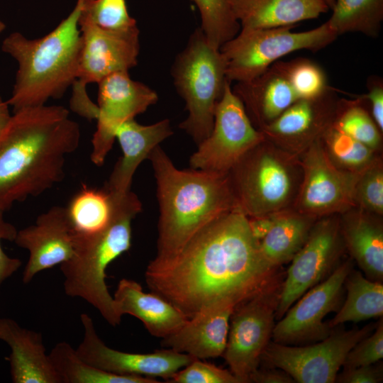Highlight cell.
Masks as SVG:
<instances>
[{
    "mask_svg": "<svg viewBox=\"0 0 383 383\" xmlns=\"http://www.w3.org/2000/svg\"><path fill=\"white\" fill-rule=\"evenodd\" d=\"M280 269L267 261L248 217L235 209L204 226L174 255L155 257L145 279L151 292L190 318L214 305L234 308Z\"/></svg>",
    "mask_w": 383,
    "mask_h": 383,
    "instance_id": "obj_1",
    "label": "cell"
},
{
    "mask_svg": "<svg viewBox=\"0 0 383 383\" xmlns=\"http://www.w3.org/2000/svg\"><path fill=\"white\" fill-rule=\"evenodd\" d=\"M79 142V126L62 106L13 112L0 135V210L5 212L62 181L66 157Z\"/></svg>",
    "mask_w": 383,
    "mask_h": 383,
    "instance_id": "obj_2",
    "label": "cell"
},
{
    "mask_svg": "<svg viewBox=\"0 0 383 383\" xmlns=\"http://www.w3.org/2000/svg\"><path fill=\"white\" fill-rule=\"evenodd\" d=\"M148 160L154 172L160 211L155 257L174 255L204 226L237 209L226 175L178 169L160 145Z\"/></svg>",
    "mask_w": 383,
    "mask_h": 383,
    "instance_id": "obj_3",
    "label": "cell"
},
{
    "mask_svg": "<svg viewBox=\"0 0 383 383\" xmlns=\"http://www.w3.org/2000/svg\"><path fill=\"white\" fill-rule=\"evenodd\" d=\"M83 0L52 30L28 39L13 32L2 42L1 50L18 63L15 83L6 101L13 111L45 105L63 96L77 79L82 48L79 26Z\"/></svg>",
    "mask_w": 383,
    "mask_h": 383,
    "instance_id": "obj_4",
    "label": "cell"
},
{
    "mask_svg": "<svg viewBox=\"0 0 383 383\" xmlns=\"http://www.w3.org/2000/svg\"><path fill=\"white\" fill-rule=\"evenodd\" d=\"M112 215L101 231L74 235V254L60 265L65 294L79 297L96 309L109 324H120L113 296L106 283L108 266L131 245L132 221L142 210L138 196L131 190L122 195L109 194Z\"/></svg>",
    "mask_w": 383,
    "mask_h": 383,
    "instance_id": "obj_5",
    "label": "cell"
},
{
    "mask_svg": "<svg viewBox=\"0 0 383 383\" xmlns=\"http://www.w3.org/2000/svg\"><path fill=\"white\" fill-rule=\"evenodd\" d=\"M226 177L237 209L251 218L292 208L302 171L298 155L265 138Z\"/></svg>",
    "mask_w": 383,
    "mask_h": 383,
    "instance_id": "obj_6",
    "label": "cell"
},
{
    "mask_svg": "<svg viewBox=\"0 0 383 383\" xmlns=\"http://www.w3.org/2000/svg\"><path fill=\"white\" fill-rule=\"evenodd\" d=\"M171 74L188 111L179 127L199 145L211 133L216 105L230 82L226 60L220 49L212 47L198 28L176 56Z\"/></svg>",
    "mask_w": 383,
    "mask_h": 383,
    "instance_id": "obj_7",
    "label": "cell"
},
{
    "mask_svg": "<svg viewBox=\"0 0 383 383\" xmlns=\"http://www.w3.org/2000/svg\"><path fill=\"white\" fill-rule=\"evenodd\" d=\"M79 26L82 48L70 109L80 116L92 120L96 118L98 107L87 95V85L98 84L115 72H128L137 65L140 30L137 25L123 29L103 28L82 10Z\"/></svg>",
    "mask_w": 383,
    "mask_h": 383,
    "instance_id": "obj_8",
    "label": "cell"
},
{
    "mask_svg": "<svg viewBox=\"0 0 383 383\" xmlns=\"http://www.w3.org/2000/svg\"><path fill=\"white\" fill-rule=\"evenodd\" d=\"M295 26L240 28L220 48L226 60L227 79L231 83L251 80L281 57L297 50L318 51L338 37L327 21L302 32H293Z\"/></svg>",
    "mask_w": 383,
    "mask_h": 383,
    "instance_id": "obj_9",
    "label": "cell"
},
{
    "mask_svg": "<svg viewBox=\"0 0 383 383\" xmlns=\"http://www.w3.org/2000/svg\"><path fill=\"white\" fill-rule=\"evenodd\" d=\"M284 275L280 269L260 289L233 310L222 357L240 383L250 382L271 341Z\"/></svg>",
    "mask_w": 383,
    "mask_h": 383,
    "instance_id": "obj_10",
    "label": "cell"
},
{
    "mask_svg": "<svg viewBox=\"0 0 383 383\" xmlns=\"http://www.w3.org/2000/svg\"><path fill=\"white\" fill-rule=\"evenodd\" d=\"M377 323L361 328L332 329L325 339L306 345H289L271 340L261 357L266 367L289 374L298 383H333L348 352L370 334Z\"/></svg>",
    "mask_w": 383,
    "mask_h": 383,
    "instance_id": "obj_11",
    "label": "cell"
},
{
    "mask_svg": "<svg viewBox=\"0 0 383 383\" xmlns=\"http://www.w3.org/2000/svg\"><path fill=\"white\" fill-rule=\"evenodd\" d=\"M231 84L216 105L211 133L190 157L192 169L226 175L244 154L265 138L251 122Z\"/></svg>",
    "mask_w": 383,
    "mask_h": 383,
    "instance_id": "obj_12",
    "label": "cell"
},
{
    "mask_svg": "<svg viewBox=\"0 0 383 383\" xmlns=\"http://www.w3.org/2000/svg\"><path fill=\"white\" fill-rule=\"evenodd\" d=\"M301 181L292 208L317 218L341 214L356 207L355 186L361 172L337 167L329 159L321 138L299 155Z\"/></svg>",
    "mask_w": 383,
    "mask_h": 383,
    "instance_id": "obj_13",
    "label": "cell"
},
{
    "mask_svg": "<svg viewBox=\"0 0 383 383\" xmlns=\"http://www.w3.org/2000/svg\"><path fill=\"white\" fill-rule=\"evenodd\" d=\"M345 250L339 214L318 218L285 272L276 320L304 293L331 274Z\"/></svg>",
    "mask_w": 383,
    "mask_h": 383,
    "instance_id": "obj_14",
    "label": "cell"
},
{
    "mask_svg": "<svg viewBox=\"0 0 383 383\" xmlns=\"http://www.w3.org/2000/svg\"><path fill=\"white\" fill-rule=\"evenodd\" d=\"M349 257L331 274L304 293L274 325L272 341L289 345L313 343L327 338L332 331L324 318L338 311L344 292V282L354 268Z\"/></svg>",
    "mask_w": 383,
    "mask_h": 383,
    "instance_id": "obj_15",
    "label": "cell"
},
{
    "mask_svg": "<svg viewBox=\"0 0 383 383\" xmlns=\"http://www.w3.org/2000/svg\"><path fill=\"white\" fill-rule=\"evenodd\" d=\"M96 129L91 140V160L101 166L112 148L118 128L144 113L158 101L155 91L132 79L128 72L113 73L98 83Z\"/></svg>",
    "mask_w": 383,
    "mask_h": 383,
    "instance_id": "obj_16",
    "label": "cell"
},
{
    "mask_svg": "<svg viewBox=\"0 0 383 383\" xmlns=\"http://www.w3.org/2000/svg\"><path fill=\"white\" fill-rule=\"evenodd\" d=\"M80 319L84 337L76 352L84 361L100 370L120 375L161 377L168 381L175 372L196 359L170 348L150 353L114 350L98 335L87 313H82Z\"/></svg>",
    "mask_w": 383,
    "mask_h": 383,
    "instance_id": "obj_17",
    "label": "cell"
},
{
    "mask_svg": "<svg viewBox=\"0 0 383 383\" xmlns=\"http://www.w3.org/2000/svg\"><path fill=\"white\" fill-rule=\"evenodd\" d=\"M339 98L329 87L320 96L296 101L260 131L280 148L299 155L333 123Z\"/></svg>",
    "mask_w": 383,
    "mask_h": 383,
    "instance_id": "obj_18",
    "label": "cell"
},
{
    "mask_svg": "<svg viewBox=\"0 0 383 383\" xmlns=\"http://www.w3.org/2000/svg\"><path fill=\"white\" fill-rule=\"evenodd\" d=\"M14 242L29 252L24 284L41 271L67 261L74 254V232L67 208L55 206L40 214L35 223L18 231Z\"/></svg>",
    "mask_w": 383,
    "mask_h": 383,
    "instance_id": "obj_19",
    "label": "cell"
},
{
    "mask_svg": "<svg viewBox=\"0 0 383 383\" xmlns=\"http://www.w3.org/2000/svg\"><path fill=\"white\" fill-rule=\"evenodd\" d=\"M172 134L170 121L167 118L146 126L138 123L135 118L123 123L115 135L122 156L116 163L104 189L116 195L130 191L138 166L148 159L154 148Z\"/></svg>",
    "mask_w": 383,
    "mask_h": 383,
    "instance_id": "obj_20",
    "label": "cell"
},
{
    "mask_svg": "<svg viewBox=\"0 0 383 383\" xmlns=\"http://www.w3.org/2000/svg\"><path fill=\"white\" fill-rule=\"evenodd\" d=\"M233 309L214 305L202 309L163 338L162 345L200 360L223 356Z\"/></svg>",
    "mask_w": 383,
    "mask_h": 383,
    "instance_id": "obj_21",
    "label": "cell"
},
{
    "mask_svg": "<svg viewBox=\"0 0 383 383\" xmlns=\"http://www.w3.org/2000/svg\"><path fill=\"white\" fill-rule=\"evenodd\" d=\"M233 93L243 103L254 126L261 130L299 99L277 61L251 80L235 82Z\"/></svg>",
    "mask_w": 383,
    "mask_h": 383,
    "instance_id": "obj_22",
    "label": "cell"
},
{
    "mask_svg": "<svg viewBox=\"0 0 383 383\" xmlns=\"http://www.w3.org/2000/svg\"><path fill=\"white\" fill-rule=\"evenodd\" d=\"M0 340L11 353L9 357L14 383H61L40 333L21 327L15 320L0 317Z\"/></svg>",
    "mask_w": 383,
    "mask_h": 383,
    "instance_id": "obj_23",
    "label": "cell"
},
{
    "mask_svg": "<svg viewBox=\"0 0 383 383\" xmlns=\"http://www.w3.org/2000/svg\"><path fill=\"white\" fill-rule=\"evenodd\" d=\"M117 313L139 319L148 332L162 339L180 328L188 318L160 295L145 293L140 284L128 279L119 281L113 296Z\"/></svg>",
    "mask_w": 383,
    "mask_h": 383,
    "instance_id": "obj_24",
    "label": "cell"
},
{
    "mask_svg": "<svg viewBox=\"0 0 383 383\" xmlns=\"http://www.w3.org/2000/svg\"><path fill=\"white\" fill-rule=\"evenodd\" d=\"M340 231L351 259L365 276L383 281V225L380 216L354 207L339 214Z\"/></svg>",
    "mask_w": 383,
    "mask_h": 383,
    "instance_id": "obj_25",
    "label": "cell"
},
{
    "mask_svg": "<svg viewBox=\"0 0 383 383\" xmlns=\"http://www.w3.org/2000/svg\"><path fill=\"white\" fill-rule=\"evenodd\" d=\"M230 4L244 29L296 26L329 10L321 0H230Z\"/></svg>",
    "mask_w": 383,
    "mask_h": 383,
    "instance_id": "obj_26",
    "label": "cell"
},
{
    "mask_svg": "<svg viewBox=\"0 0 383 383\" xmlns=\"http://www.w3.org/2000/svg\"><path fill=\"white\" fill-rule=\"evenodd\" d=\"M317 219L293 208L280 211L271 229L260 241L267 261L275 267L291 261L305 243Z\"/></svg>",
    "mask_w": 383,
    "mask_h": 383,
    "instance_id": "obj_27",
    "label": "cell"
},
{
    "mask_svg": "<svg viewBox=\"0 0 383 383\" xmlns=\"http://www.w3.org/2000/svg\"><path fill=\"white\" fill-rule=\"evenodd\" d=\"M344 289L345 300L335 316L328 322L331 328L345 322L357 323L382 317V282L370 280L353 268L345 280Z\"/></svg>",
    "mask_w": 383,
    "mask_h": 383,
    "instance_id": "obj_28",
    "label": "cell"
},
{
    "mask_svg": "<svg viewBox=\"0 0 383 383\" xmlns=\"http://www.w3.org/2000/svg\"><path fill=\"white\" fill-rule=\"evenodd\" d=\"M61 383H158L155 378L120 375L100 370L84 361L68 343H57L49 353Z\"/></svg>",
    "mask_w": 383,
    "mask_h": 383,
    "instance_id": "obj_29",
    "label": "cell"
},
{
    "mask_svg": "<svg viewBox=\"0 0 383 383\" xmlns=\"http://www.w3.org/2000/svg\"><path fill=\"white\" fill-rule=\"evenodd\" d=\"M327 21L338 35L360 33L368 37L379 35L383 21V0H335Z\"/></svg>",
    "mask_w": 383,
    "mask_h": 383,
    "instance_id": "obj_30",
    "label": "cell"
},
{
    "mask_svg": "<svg viewBox=\"0 0 383 383\" xmlns=\"http://www.w3.org/2000/svg\"><path fill=\"white\" fill-rule=\"evenodd\" d=\"M67 208L74 235L84 236L104 229L112 215L109 194L83 185Z\"/></svg>",
    "mask_w": 383,
    "mask_h": 383,
    "instance_id": "obj_31",
    "label": "cell"
},
{
    "mask_svg": "<svg viewBox=\"0 0 383 383\" xmlns=\"http://www.w3.org/2000/svg\"><path fill=\"white\" fill-rule=\"evenodd\" d=\"M360 95L354 99H339L333 126L376 151L382 148V134Z\"/></svg>",
    "mask_w": 383,
    "mask_h": 383,
    "instance_id": "obj_32",
    "label": "cell"
},
{
    "mask_svg": "<svg viewBox=\"0 0 383 383\" xmlns=\"http://www.w3.org/2000/svg\"><path fill=\"white\" fill-rule=\"evenodd\" d=\"M321 139L331 162L345 171L361 172L380 157L378 151L335 128L333 124Z\"/></svg>",
    "mask_w": 383,
    "mask_h": 383,
    "instance_id": "obj_33",
    "label": "cell"
},
{
    "mask_svg": "<svg viewBox=\"0 0 383 383\" xmlns=\"http://www.w3.org/2000/svg\"><path fill=\"white\" fill-rule=\"evenodd\" d=\"M191 1L199 11V28L214 48L220 49L240 31V26L233 13L230 0Z\"/></svg>",
    "mask_w": 383,
    "mask_h": 383,
    "instance_id": "obj_34",
    "label": "cell"
},
{
    "mask_svg": "<svg viewBox=\"0 0 383 383\" xmlns=\"http://www.w3.org/2000/svg\"><path fill=\"white\" fill-rule=\"evenodd\" d=\"M281 64L299 99L317 97L329 87L323 69L309 59L299 57Z\"/></svg>",
    "mask_w": 383,
    "mask_h": 383,
    "instance_id": "obj_35",
    "label": "cell"
},
{
    "mask_svg": "<svg viewBox=\"0 0 383 383\" xmlns=\"http://www.w3.org/2000/svg\"><path fill=\"white\" fill-rule=\"evenodd\" d=\"M354 199L356 207L382 216L383 165L381 157L360 174L355 186Z\"/></svg>",
    "mask_w": 383,
    "mask_h": 383,
    "instance_id": "obj_36",
    "label": "cell"
},
{
    "mask_svg": "<svg viewBox=\"0 0 383 383\" xmlns=\"http://www.w3.org/2000/svg\"><path fill=\"white\" fill-rule=\"evenodd\" d=\"M82 11L105 28L123 29L137 25L128 13L126 0H83Z\"/></svg>",
    "mask_w": 383,
    "mask_h": 383,
    "instance_id": "obj_37",
    "label": "cell"
},
{
    "mask_svg": "<svg viewBox=\"0 0 383 383\" xmlns=\"http://www.w3.org/2000/svg\"><path fill=\"white\" fill-rule=\"evenodd\" d=\"M170 383H240L228 370L194 359L175 372L167 381Z\"/></svg>",
    "mask_w": 383,
    "mask_h": 383,
    "instance_id": "obj_38",
    "label": "cell"
},
{
    "mask_svg": "<svg viewBox=\"0 0 383 383\" xmlns=\"http://www.w3.org/2000/svg\"><path fill=\"white\" fill-rule=\"evenodd\" d=\"M383 358V318H379L374 330L357 342L348 352L343 368L376 363Z\"/></svg>",
    "mask_w": 383,
    "mask_h": 383,
    "instance_id": "obj_39",
    "label": "cell"
},
{
    "mask_svg": "<svg viewBox=\"0 0 383 383\" xmlns=\"http://www.w3.org/2000/svg\"><path fill=\"white\" fill-rule=\"evenodd\" d=\"M4 211L0 210V288L4 281L11 277L22 265L21 260L9 257L1 248L2 240L14 242L18 232L13 224L4 219Z\"/></svg>",
    "mask_w": 383,
    "mask_h": 383,
    "instance_id": "obj_40",
    "label": "cell"
},
{
    "mask_svg": "<svg viewBox=\"0 0 383 383\" xmlns=\"http://www.w3.org/2000/svg\"><path fill=\"white\" fill-rule=\"evenodd\" d=\"M383 380L382 362L352 368H343L337 374L336 383H379Z\"/></svg>",
    "mask_w": 383,
    "mask_h": 383,
    "instance_id": "obj_41",
    "label": "cell"
},
{
    "mask_svg": "<svg viewBox=\"0 0 383 383\" xmlns=\"http://www.w3.org/2000/svg\"><path fill=\"white\" fill-rule=\"evenodd\" d=\"M367 92L360 95L370 105L371 116L374 122L383 131V81L379 77L368 78Z\"/></svg>",
    "mask_w": 383,
    "mask_h": 383,
    "instance_id": "obj_42",
    "label": "cell"
},
{
    "mask_svg": "<svg viewBox=\"0 0 383 383\" xmlns=\"http://www.w3.org/2000/svg\"><path fill=\"white\" fill-rule=\"evenodd\" d=\"M250 382L294 383L292 377L286 372L275 367H258L252 374Z\"/></svg>",
    "mask_w": 383,
    "mask_h": 383,
    "instance_id": "obj_43",
    "label": "cell"
},
{
    "mask_svg": "<svg viewBox=\"0 0 383 383\" xmlns=\"http://www.w3.org/2000/svg\"><path fill=\"white\" fill-rule=\"evenodd\" d=\"M279 212L248 218L250 230L256 239L260 241L267 235L274 223Z\"/></svg>",
    "mask_w": 383,
    "mask_h": 383,
    "instance_id": "obj_44",
    "label": "cell"
},
{
    "mask_svg": "<svg viewBox=\"0 0 383 383\" xmlns=\"http://www.w3.org/2000/svg\"><path fill=\"white\" fill-rule=\"evenodd\" d=\"M11 118L9 105L6 101H4L0 95V135L8 125Z\"/></svg>",
    "mask_w": 383,
    "mask_h": 383,
    "instance_id": "obj_45",
    "label": "cell"
},
{
    "mask_svg": "<svg viewBox=\"0 0 383 383\" xmlns=\"http://www.w3.org/2000/svg\"><path fill=\"white\" fill-rule=\"evenodd\" d=\"M321 1H323L327 5V6L329 8V10L332 9L335 3V0H321Z\"/></svg>",
    "mask_w": 383,
    "mask_h": 383,
    "instance_id": "obj_46",
    "label": "cell"
},
{
    "mask_svg": "<svg viewBox=\"0 0 383 383\" xmlns=\"http://www.w3.org/2000/svg\"><path fill=\"white\" fill-rule=\"evenodd\" d=\"M5 23L0 19V33L5 29Z\"/></svg>",
    "mask_w": 383,
    "mask_h": 383,
    "instance_id": "obj_47",
    "label": "cell"
}]
</instances>
